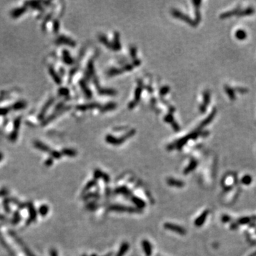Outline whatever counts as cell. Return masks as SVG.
Returning <instances> with one entry per match:
<instances>
[{
    "label": "cell",
    "instance_id": "cell-1",
    "mask_svg": "<svg viewBox=\"0 0 256 256\" xmlns=\"http://www.w3.org/2000/svg\"><path fill=\"white\" fill-rule=\"evenodd\" d=\"M110 211L117 212H128V213H140L141 211L134 207H128L123 205H112L109 207Z\"/></svg>",
    "mask_w": 256,
    "mask_h": 256
},
{
    "label": "cell",
    "instance_id": "cell-2",
    "mask_svg": "<svg viewBox=\"0 0 256 256\" xmlns=\"http://www.w3.org/2000/svg\"><path fill=\"white\" fill-rule=\"evenodd\" d=\"M21 123V117H17L16 118H15L14 121V128H13V130L9 135V140H11V141L15 142L16 140H17Z\"/></svg>",
    "mask_w": 256,
    "mask_h": 256
},
{
    "label": "cell",
    "instance_id": "cell-3",
    "mask_svg": "<svg viewBox=\"0 0 256 256\" xmlns=\"http://www.w3.org/2000/svg\"><path fill=\"white\" fill-rule=\"evenodd\" d=\"M164 227L165 228L167 229V230H172V231L176 232L177 233L180 234V235H184L187 233V230L184 228L183 227L180 226L176 225V224L171 223H165L164 224Z\"/></svg>",
    "mask_w": 256,
    "mask_h": 256
},
{
    "label": "cell",
    "instance_id": "cell-4",
    "mask_svg": "<svg viewBox=\"0 0 256 256\" xmlns=\"http://www.w3.org/2000/svg\"><path fill=\"white\" fill-rule=\"evenodd\" d=\"M27 11V6H20V7L15 8L13 10H11V12H10V16H11L14 19H17L19 16H21V15L24 14L26 13V11Z\"/></svg>",
    "mask_w": 256,
    "mask_h": 256
},
{
    "label": "cell",
    "instance_id": "cell-5",
    "mask_svg": "<svg viewBox=\"0 0 256 256\" xmlns=\"http://www.w3.org/2000/svg\"><path fill=\"white\" fill-rule=\"evenodd\" d=\"M27 107V102L26 100H18V101L15 102V103L11 105V110H15V111H19V110H24Z\"/></svg>",
    "mask_w": 256,
    "mask_h": 256
},
{
    "label": "cell",
    "instance_id": "cell-6",
    "mask_svg": "<svg viewBox=\"0 0 256 256\" xmlns=\"http://www.w3.org/2000/svg\"><path fill=\"white\" fill-rule=\"evenodd\" d=\"M94 177L95 179H103L106 183H108L110 182V177L109 175H108L107 174L104 173V172H101L99 169H95L94 172Z\"/></svg>",
    "mask_w": 256,
    "mask_h": 256
},
{
    "label": "cell",
    "instance_id": "cell-7",
    "mask_svg": "<svg viewBox=\"0 0 256 256\" xmlns=\"http://www.w3.org/2000/svg\"><path fill=\"white\" fill-rule=\"evenodd\" d=\"M142 247L144 249V251H145V255L147 256H151L152 249V245L150 241L147 240H143L142 241Z\"/></svg>",
    "mask_w": 256,
    "mask_h": 256
},
{
    "label": "cell",
    "instance_id": "cell-8",
    "mask_svg": "<svg viewBox=\"0 0 256 256\" xmlns=\"http://www.w3.org/2000/svg\"><path fill=\"white\" fill-rule=\"evenodd\" d=\"M208 211H205L204 212V213H202L201 214V216L199 217H198L196 219L195 221V226H202L204 223V222H205L206 219L207 218V216H208Z\"/></svg>",
    "mask_w": 256,
    "mask_h": 256
},
{
    "label": "cell",
    "instance_id": "cell-9",
    "mask_svg": "<svg viewBox=\"0 0 256 256\" xmlns=\"http://www.w3.org/2000/svg\"><path fill=\"white\" fill-rule=\"evenodd\" d=\"M115 192L116 194H122V195H123L124 196H126V197L130 196H131V194H132L131 191H130L128 189V188H127L126 187H118V188L115 189Z\"/></svg>",
    "mask_w": 256,
    "mask_h": 256
},
{
    "label": "cell",
    "instance_id": "cell-10",
    "mask_svg": "<svg viewBox=\"0 0 256 256\" xmlns=\"http://www.w3.org/2000/svg\"><path fill=\"white\" fill-rule=\"evenodd\" d=\"M167 183L169 186L176 187H182L184 186V183L182 181L175 179L173 178H169L167 179Z\"/></svg>",
    "mask_w": 256,
    "mask_h": 256
},
{
    "label": "cell",
    "instance_id": "cell-11",
    "mask_svg": "<svg viewBox=\"0 0 256 256\" xmlns=\"http://www.w3.org/2000/svg\"><path fill=\"white\" fill-rule=\"evenodd\" d=\"M131 200L135 204V205H136L137 208L139 209L145 208V206H146V203L142 199L138 198L137 196H132Z\"/></svg>",
    "mask_w": 256,
    "mask_h": 256
},
{
    "label": "cell",
    "instance_id": "cell-12",
    "mask_svg": "<svg viewBox=\"0 0 256 256\" xmlns=\"http://www.w3.org/2000/svg\"><path fill=\"white\" fill-rule=\"evenodd\" d=\"M129 247H130V245L128 242H124L122 243L121 246H120V249H119V251L117 253L116 256H123L128 252Z\"/></svg>",
    "mask_w": 256,
    "mask_h": 256
},
{
    "label": "cell",
    "instance_id": "cell-13",
    "mask_svg": "<svg viewBox=\"0 0 256 256\" xmlns=\"http://www.w3.org/2000/svg\"><path fill=\"white\" fill-rule=\"evenodd\" d=\"M33 145H34V146L36 148L43 152H48L50 150L49 147H47L46 145H44V144L40 141H35L33 142Z\"/></svg>",
    "mask_w": 256,
    "mask_h": 256
},
{
    "label": "cell",
    "instance_id": "cell-14",
    "mask_svg": "<svg viewBox=\"0 0 256 256\" xmlns=\"http://www.w3.org/2000/svg\"><path fill=\"white\" fill-rule=\"evenodd\" d=\"M25 6H27V7L28 6H30V7L33 8V9H40L41 8L39 1H26V2H25Z\"/></svg>",
    "mask_w": 256,
    "mask_h": 256
},
{
    "label": "cell",
    "instance_id": "cell-15",
    "mask_svg": "<svg viewBox=\"0 0 256 256\" xmlns=\"http://www.w3.org/2000/svg\"><path fill=\"white\" fill-rule=\"evenodd\" d=\"M96 184H97V180L95 179H94L93 180H90V182H88V183H87V184L85 185V188L83 189V193L89 191L90 189H92L93 187H95V186L96 185Z\"/></svg>",
    "mask_w": 256,
    "mask_h": 256
},
{
    "label": "cell",
    "instance_id": "cell-16",
    "mask_svg": "<svg viewBox=\"0 0 256 256\" xmlns=\"http://www.w3.org/2000/svg\"><path fill=\"white\" fill-rule=\"evenodd\" d=\"M196 165H197V162H196L194 161H194H192L190 163V165H189V166L185 169L184 172V173L185 174H187L190 173V172H191V171H193L196 168Z\"/></svg>",
    "mask_w": 256,
    "mask_h": 256
},
{
    "label": "cell",
    "instance_id": "cell-17",
    "mask_svg": "<svg viewBox=\"0 0 256 256\" xmlns=\"http://www.w3.org/2000/svg\"><path fill=\"white\" fill-rule=\"evenodd\" d=\"M52 102H53L52 100H49V101L47 102V103H46V104L45 105V106L43 108V109L41 110V113H40L39 115H38V118H39L40 120H41V119L43 118V115H44V114L46 113V112L47 111L48 107H49L50 105H51V103H52Z\"/></svg>",
    "mask_w": 256,
    "mask_h": 256
},
{
    "label": "cell",
    "instance_id": "cell-18",
    "mask_svg": "<svg viewBox=\"0 0 256 256\" xmlns=\"http://www.w3.org/2000/svg\"><path fill=\"white\" fill-rule=\"evenodd\" d=\"M235 36H236L238 39L243 40L246 38V32L244 31L243 30H238L235 33Z\"/></svg>",
    "mask_w": 256,
    "mask_h": 256
},
{
    "label": "cell",
    "instance_id": "cell-19",
    "mask_svg": "<svg viewBox=\"0 0 256 256\" xmlns=\"http://www.w3.org/2000/svg\"><path fill=\"white\" fill-rule=\"evenodd\" d=\"M11 110V107H3L0 108V116H5Z\"/></svg>",
    "mask_w": 256,
    "mask_h": 256
},
{
    "label": "cell",
    "instance_id": "cell-20",
    "mask_svg": "<svg viewBox=\"0 0 256 256\" xmlns=\"http://www.w3.org/2000/svg\"><path fill=\"white\" fill-rule=\"evenodd\" d=\"M99 197V194H98V193H96V192H93V193H89V194H86L84 196V197H83V199H84V200H88V199H92V198H98Z\"/></svg>",
    "mask_w": 256,
    "mask_h": 256
},
{
    "label": "cell",
    "instance_id": "cell-21",
    "mask_svg": "<svg viewBox=\"0 0 256 256\" xmlns=\"http://www.w3.org/2000/svg\"><path fill=\"white\" fill-rule=\"evenodd\" d=\"M48 206L46 205H43L42 206L40 207L39 208V213H41V215L45 216L48 213Z\"/></svg>",
    "mask_w": 256,
    "mask_h": 256
},
{
    "label": "cell",
    "instance_id": "cell-22",
    "mask_svg": "<svg viewBox=\"0 0 256 256\" xmlns=\"http://www.w3.org/2000/svg\"><path fill=\"white\" fill-rule=\"evenodd\" d=\"M241 182H242L243 184H246V185L250 184L251 183V182H252L251 177H250V176H248V175L245 176V177H243V178L242 179Z\"/></svg>",
    "mask_w": 256,
    "mask_h": 256
},
{
    "label": "cell",
    "instance_id": "cell-23",
    "mask_svg": "<svg viewBox=\"0 0 256 256\" xmlns=\"http://www.w3.org/2000/svg\"><path fill=\"white\" fill-rule=\"evenodd\" d=\"M253 12H254V9H252V7H250V8H247V9L245 10V11L238 13V15H240V16H244V15H250V14H252Z\"/></svg>",
    "mask_w": 256,
    "mask_h": 256
},
{
    "label": "cell",
    "instance_id": "cell-24",
    "mask_svg": "<svg viewBox=\"0 0 256 256\" xmlns=\"http://www.w3.org/2000/svg\"><path fill=\"white\" fill-rule=\"evenodd\" d=\"M225 90L226 91V93H228V95L229 97H230V99L233 100L234 98H235V95H234V92L233 91L231 88H229V87H226Z\"/></svg>",
    "mask_w": 256,
    "mask_h": 256
},
{
    "label": "cell",
    "instance_id": "cell-25",
    "mask_svg": "<svg viewBox=\"0 0 256 256\" xmlns=\"http://www.w3.org/2000/svg\"><path fill=\"white\" fill-rule=\"evenodd\" d=\"M98 207V204L95 203V202H91V203H89L86 206V208L89 209L90 211H94L95 209H96Z\"/></svg>",
    "mask_w": 256,
    "mask_h": 256
},
{
    "label": "cell",
    "instance_id": "cell-26",
    "mask_svg": "<svg viewBox=\"0 0 256 256\" xmlns=\"http://www.w3.org/2000/svg\"><path fill=\"white\" fill-rule=\"evenodd\" d=\"M63 153L64 154V155H68V156H70V157H73L76 155V152L71 150H63Z\"/></svg>",
    "mask_w": 256,
    "mask_h": 256
},
{
    "label": "cell",
    "instance_id": "cell-27",
    "mask_svg": "<svg viewBox=\"0 0 256 256\" xmlns=\"http://www.w3.org/2000/svg\"><path fill=\"white\" fill-rule=\"evenodd\" d=\"M50 73H51V76L53 77V78H54L55 81L58 83V82H59V78H58V76H57V75L56 74V73H55L54 71H53L52 68H50Z\"/></svg>",
    "mask_w": 256,
    "mask_h": 256
},
{
    "label": "cell",
    "instance_id": "cell-28",
    "mask_svg": "<svg viewBox=\"0 0 256 256\" xmlns=\"http://www.w3.org/2000/svg\"><path fill=\"white\" fill-rule=\"evenodd\" d=\"M51 155H52V156L54 157V158H60V157H61V154L60 153H58V152H55V151H53L52 153H51Z\"/></svg>",
    "mask_w": 256,
    "mask_h": 256
},
{
    "label": "cell",
    "instance_id": "cell-29",
    "mask_svg": "<svg viewBox=\"0 0 256 256\" xmlns=\"http://www.w3.org/2000/svg\"><path fill=\"white\" fill-rule=\"evenodd\" d=\"M249 220H250V219H249L248 218H241L240 221H239V223H243V224L246 223H247V222L249 221Z\"/></svg>",
    "mask_w": 256,
    "mask_h": 256
},
{
    "label": "cell",
    "instance_id": "cell-30",
    "mask_svg": "<svg viewBox=\"0 0 256 256\" xmlns=\"http://www.w3.org/2000/svg\"><path fill=\"white\" fill-rule=\"evenodd\" d=\"M52 163H53L52 159H48L47 161L45 162V164H46L47 166H51V165H52Z\"/></svg>",
    "mask_w": 256,
    "mask_h": 256
},
{
    "label": "cell",
    "instance_id": "cell-31",
    "mask_svg": "<svg viewBox=\"0 0 256 256\" xmlns=\"http://www.w3.org/2000/svg\"><path fill=\"white\" fill-rule=\"evenodd\" d=\"M51 256H58V253H57V252L54 249L51 250Z\"/></svg>",
    "mask_w": 256,
    "mask_h": 256
},
{
    "label": "cell",
    "instance_id": "cell-32",
    "mask_svg": "<svg viewBox=\"0 0 256 256\" xmlns=\"http://www.w3.org/2000/svg\"><path fill=\"white\" fill-rule=\"evenodd\" d=\"M2 158H3V155H2V153H1V152H0V161L2 160Z\"/></svg>",
    "mask_w": 256,
    "mask_h": 256
},
{
    "label": "cell",
    "instance_id": "cell-33",
    "mask_svg": "<svg viewBox=\"0 0 256 256\" xmlns=\"http://www.w3.org/2000/svg\"><path fill=\"white\" fill-rule=\"evenodd\" d=\"M112 255H113V253H112V252H110V253L107 254V255H105V256H112Z\"/></svg>",
    "mask_w": 256,
    "mask_h": 256
},
{
    "label": "cell",
    "instance_id": "cell-34",
    "mask_svg": "<svg viewBox=\"0 0 256 256\" xmlns=\"http://www.w3.org/2000/svg\"><path fill=\"white\" fill-rule=\"evenodd\" d=\"M91 256H98V255H97L96 254H93V255H92Z\"/></svg>",
    "mask_w": 256,
    "mask_h": 256
},
{
    "label": "cell",
    "instance_id": "cell-35",
    "mask_svg": "<svg viewBox=\"0 0 256 256\" xmlns=\"http://www.w3.org/2000/svg\"><path fill=\"white\" fill-rule=\"evenodd\" d=\"M83 256H86V255H83Z\"/></svg>",
    "mask_w": 256,
    "mask_h": 256
}]
</instances>
